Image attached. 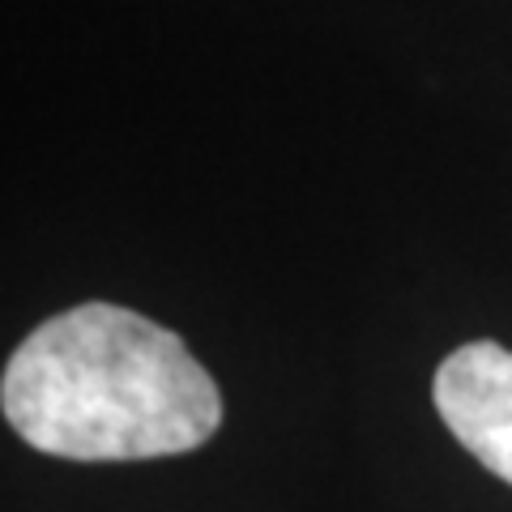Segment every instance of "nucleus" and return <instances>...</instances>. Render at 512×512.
Listing matches in <instances>:
<instances>
[{
	"label": "nucleus",
	"instance_id": "obj_1",
	"mask_svg": "<svg viewBox=\"0 0 512 512\" xmlns=\"http://www.w3.org/2000/svg\"><path fill=\"white\" fill-rule=\"evenodd\" d=\"M0 406L18 436L69 461L192 453L222 423V393L188 346L120 303H82L5 363Z\"/></svg>",
	"mask_w": 512,
	"mask_h": 512
},
{
	"label": "nucleus",
	"instance_id": "obj_2",
	"mask_svg": "<svg viewBox=\"0 0 512 512\" xmlns=\"http://www.w3.org/2000/svg\"><path fill=\"white\" fill-rule=\"evenodd\" d=\"M431 397L461 448L512 487V350L500 342L457 346L436 367Z\"/></svg>",
	"mask_w": 512,
	"mask_h": 512
}]
</instances>
